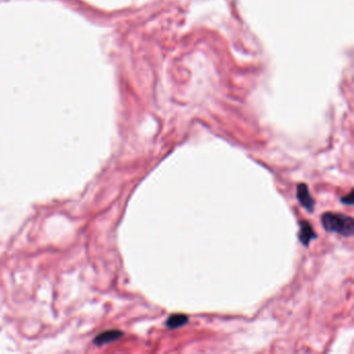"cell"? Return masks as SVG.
Listing matches in <instances>:
<instances>
[{
	"label": "cell",
	"instance_id": "cell-3",
	"mask_svg": "<svg viewBox=\"0 0 354 354\" xmlns=\"http://www.w3.org/2000/svg\"><path fill=\"white\" fill-rule=\"evenodd\" d=\"M299 226H300L299 234H298L299 241L302 243V245L307 246L309 242L317 238V234L315 233L312 225L306 220H301Z\"/></svg>",
	"mask_w": 354,
	"mask_h": 354
},
{
	"label": "cell",
	"instance_id": "cell-2",
	"mask_svg": "<svg viewBox=\"0 0 354 354\" xmlns=\"http://www.w3.org/2000/svg\"><path fill=\"white\" fill-rule=\"evenodd\" d=\"M296 198L302 207L309 213H313L315 211V201L312 198L311 194L308 191V187L306 184L302 183L297 186V193Z\"/></svg>",
	"mask_w": 354,
	"mask_h": 354
},
{
	"label": "cell",
	"instance_id": "cell-1",
	"mask_svg": "<svg viewBox=\"0 0 354 354\" xmlns=\"http://www.w3.org/2000/svg\"><path fill=\"white\" fill-rule=\"evenodd\" d=\"M321 224L326 232L340 234L344 237H351L354 234V220L345 214L326 212L321 216Z\"/></svg>",
	"mask_w": 354,
	"mask_h": 354
},
{
	"label": "cell",
	"instance_id": "cell-4",
	"mask_svg": "<svg viewBox=\"0 0 354 354\" xmlns=\"http://www.w3.org/2000/svg\"><path fill=\"white\" fill-rule=\"evenodd\" d=\"M123 335V332L117 330V329H111V330H106L104 332H102L100 334H98L95 338L94 343L98 346H102L105 344H109L112 343L116 340H119L121 338V336Z\"/></svg>",
	"mask_w": 354,
	"mask_h": 354
},
{
	"label": "cell",
	"instance_id": "cell-6",
	"mask_svg": "<svg viewBox=\"0 0 354 354\" xmlns=\"http://www.w3.org/2000/svg\"><path fill=\"white\" fill-rule=\"evenodd\" d=\"M341 202L344 204V205H347V206H352L353 203H354V195H353V190H350V193L348 196H345L341 199Z\"/></svg>",
	"mask_w": 354,
	"mask_h": 354
},
{
	"label": "cell",
	"instance_id": "cell-5",
	"mask_svg": "<svg viewBox=\"0 0 354 354\" xmlns=\"http://www.w3.org/2000/svg\"><path fill=\"white\" fill-rule=\"evenodd\" d=\"M188 316L184 315V314H174V315H171L167 318L166 322H165V325L167 328L169 329H176V328H180L184 325H186V324L188 323Z\"/></svg>",
	"mask_w": 354,
	"mask_h": 354
}]
</instances>
